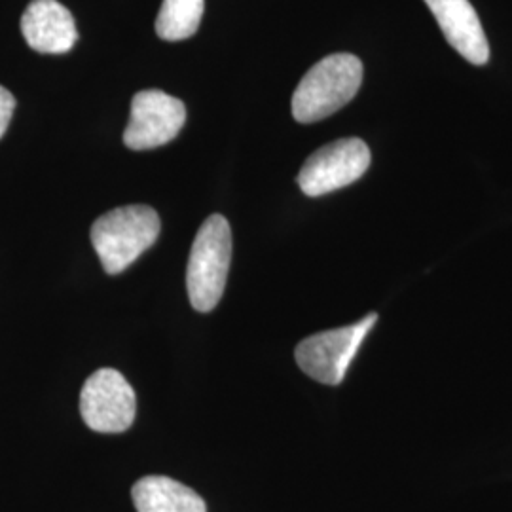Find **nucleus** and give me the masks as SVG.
Masks as SVG:
<instances>
[{"label": "nucleus", "mask_w": 512, "mask_h": 512, "mask_svg": "<svg viewBox=\"0 0 512 512\" xmlns=\"http://www.w3.org/2000/svg\"><path fill=\"white\" fill-rule=\"evenodd\" d=\"M21 33L38 54H67L78 40L73 14L57 0H33L21 16Z\"/></svg>", "instance_id": "obj_8"}, {"label": "nucleus", "mask_w": 512, "mask_h": 512, "mask_svg": "<svg viewBox=\"0 0 512 512\" xmlns=\"http://www.w3.org/2000/svg\"><path fill=\"white\" fill-rule=\"evenodd\" d=\"M186 122L183 101L162 90L139 92L131 101V116L124 131V145L131 150H150L171 143Z\"/></svg>", "instance_id": "obj_7"}, {"label": "nucleus", "mask_w": 512, "mask_h": 512, "mask_svg": "<svg viewBox=\"0 0 512 512\" xmlns=\"http://www.w3.org/2000/svg\"><path fill=\"white\" fill-rule=\"evenodd\" d=\"M14 110H16V99H14V95L8 92L6 88L0 86V139H2V135L6 133L8 126H10V120H12Z\"/></svg>", "instance_id": "obj_12"}, {"label": "nucleus", "mask_w": 512, "mask_h": 512, "mask_svg": "<svg viewBox=\"0 0 512 512\" xmlns=\"http://www.w3.org/2000/svg\"><path fill=\"white\" fill-rule=\"evenodd\" d=\"M448 44L473 65H486L490 59L488 38L469 0H425Z\"/></svg>", "instance_id": "obj_9"}, {"label": "nucleus", "mask_w": 512, "mask_h": 512, "mask_svg": "<svg viewBox=\"0 0 512 512\" xmlns=\"http://www.w3.org/2000/svg\"><path fill=\"white\" fill-rule=\"evenodd\" d=\"M205 0H164L156 19V33L167 42L194 37L202 23Z\"/></svg>", "instance_id": "obj_11"}, {"label": "nucleus", "mask_w": 512, "mask_h": 512, "mask_svg": "<svg viewBox=\"0 0 512 512\" xmlns=\"http://www.w3.org/2000/svg\"><path fill=\"white\" fill-rule=\"evenodd\" d=\"M137 399L128 380L114 368H101L80 393V414L97 433H124L135 421Z\"/></svg>", "instance_id": "obj_6"}, {"label": "nucleus", "mask_w": 512, "mask_h": 512, "mask_svg": "<svg viewBox=\"0 0 512 512\" xmlns=\"http://www.w3.org/2000/svg\"><path fill=\"white\" fill-rule=\"evenodd\" d=\"M160 230L162 222L152 207H118L93 222V249L107 274H122L156 243Z\"/></svg>", "instance_id": "obj_2"}, {"label": "nucleus", "mask_w": 512, "mask_h": 512, "mask_svg": "<svg viewBox=\"0 0 512 512\" xmlns=\"http://www.w3.org/2000/svg\"><path fill=\"white\" fill-rule=\"evenodd\" d=\"M230 262V224L222 215H211L198 230L186 268V289L194 310L207 313L217 308L226 287Z\"/></svg>", "instance_id": "obj_3"}, {"label": "nucleus", "mask_w": 512, "mask_h": 512, "mask_svg": "<svg viewBox=\"0 0 512 512\" xmlns=\"http://www.w3.org/2000/svg\"><path fill=\"white\" fill-rule=\"evenodd\" d=\"M378 313H370L365 319L342 327L325 330L302 340L296 351V363L315 382L325 385H338L344 382L351 361L355 359L368 332L376 325Z\"/></svg>", "instance_id": "obj_4"}, {"label": "nucleus", "mask_w": 512, "mask_h": 512, "mask_svg": "<svg viewBox=\"0 0 512 512\" xmlns=\"http://www.w3.org/2000/svg\"><path fill=\"white\" fill-rule=\"evenodd\" d=\"M363 84V63L351 54H334L315 63L300 80L293 95V116L313 124L338 112L357 95Z\"/></svg>", "instance_id": "obj_1"}, {"label": "nucleus", "mask_w": 512, "mask_h": 512, "mask_svg": "<svg viewBox=\"0 0 512 512\" xmlns=\"http://www.w3.org/2000/svg\"><path fill=\"white\" fill-rule=\"evenodd\" d=\"M131 497L137 512H207L202 495L169 476H145Z\"/></svg>", "instance_id": "obj_10"}, {"label": "nucleus", "mask_w": 512, "mask_h": 512, "mask_svg": "<svg viewBox=\"0 0 512 512\" xmlns=\"http://www.w3.org/2000/svg\"><path fill=\"white\" fill-rule=\"evenodd\" d=\"M370 165V148L357 137L334 141L311 154L298 173L300 190L319 198L359 181Z\"/></svg>", "instance_id": "obj_5"}]
</instances>
